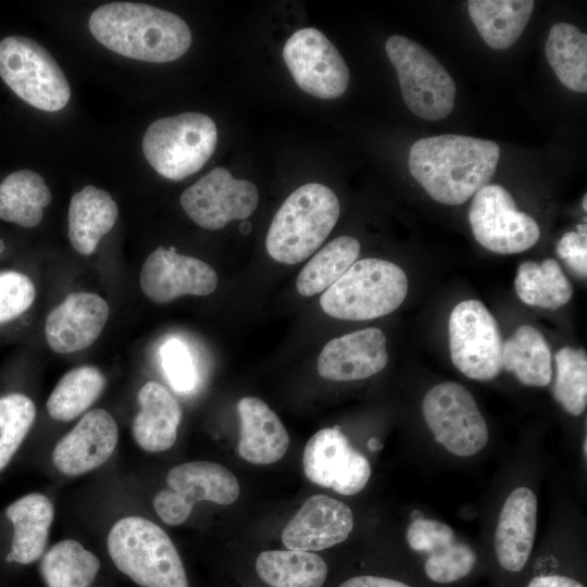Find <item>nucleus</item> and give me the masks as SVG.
Here are the masks:
<instances>
[{"mask_svg": "<svg viewBox=\"0 0 587 587\" xmlns=\"http://www.w3.org/2000/svg\"><path fill=\"white\" fill-rule=\"evenodd\" d=\"M499 158L495 141L446 134L415 141L409 151V170L434 200L459 205L488 185Z\"/></svg>", "mask_w": 587, "mask_h": 587, "instance_id": "nucleus-1", "label": "nucleus"}, {"mask_svg": "<svg viewBox=\"0 0 587 587\" xmlns=\"http://www.w3.org/2000/svg\"><path fill=\"white\" fill-rule=\"evenodd\" d=\"M89 30L109 50L151 63L175 61L191 45L190 29L180 16L142 3L112 2L97 8Z\"/></svg>", "mask_w": 587, "mask_h": 587, "instance_id": "nucleus-2", "label": "nucleus"}, {"mask_svg": "<svg viewBox=\"0 0 587 587\" xmlns=\"http://www.w3.org/2000/svg\"><path fill=\"white\" fill-rule=\"evenodd\" d=\"M340 205L327 186L310 183L297 188L280 205L265 240L270 257L298 264L313 254L335 227Z\"/></svg>", "mask_w": 587, "mask_h": 587, "instance_id": "nucleus-3", "label": "nucleus"}, {"mask_svg": "<svg viewBox=\"0 0 587 587\" xmlns=\"http://www.w3.org/2000/svg\"><path fill=\"white\" fill-rule=\"evenodd\" d=\"M108 551L114 565L141 587H189L173 541L145 517L118 520L108 535Z\"/></svg>", "mask_w": 587, "mask_h": 587, "instance_id": "nucleus-4", "label": "nucleus"}, {"mask_svg": "<svg viewBox=\"0 0 587 587\" xmlns=\"http://www.w3.org/2000/svg\"><path fill=\"white\" fill-rule=\"evenodd\" d=\"M408 278L397 264L376 258L355 261L320 298L322 310L347 321L377 319L394 312L407 297Z\"/></svg>", "mask_w": 587, "mask_h": 587, "instance_id": "nucleus-5", "label": "nucleus"}, {"mask_svg": "<svg viewBox=\"0 0 587 587\" xmlns=\"http://www.w3.org/2000/svg\"><path fill=\"white\" fill-rule=\"evenodd\" d=\"M216 141V126L209 115L185 112L151 123L142 138V151L161 176L180 180L205 164Z\"/></svg>", "mask_w": 587, "mask_h": 587, "instance_id": "nucleus-6", "label": "nucleus"}, {"mask_svg": "<svg viewBox=\"0 0 587 587\" xmlns=\"http://www.w3.org/2000/svg\"><path fill=\"white\" fill-rule=\"evenodd\" d=\"M385 49L409 110L427 121H438L450 114L455 86L439 61L423 46L401 35L389 37Z\"/></svg>", "mask_w": 587, "mask_h": 587, "instance_id": "nucleus-7", "label": "nucleus"}, {"mask_svg": "<svg viewBox=\"0 0 587 587\" xmlns=\"http://www.w3.org/2000/svg\"><path fill=\"white\" fill-rule=\"evenodd\" d=\"M0 77L22 100L42 111H59L71 98L70 84L53 57L28 37L0 41Z\"/></svg>", "mask_w": 587, "mask_h": 587, "instance_id": "nucleus-8", "label": "nucleus"}, {"mask_svg": "<svg viewBox=\"0 0 587 587\" xmlns=\"http://www.w3.org/2000/svg\"><path fill=\"white\" fill-rule=\"evenodd\" d=\"M449 348L454 366L471 379L491 380L502 371L503 341L498 323L478 300H464L453 308Z\"/></svg>", "mask_w": 587, "mask_h": 587, "instance_id": "nucleus-9", "label": "nucleus"}, {"mask_svg": "<svg viewBox=\"0 0 587 587\" xmlns=\"http://www.w3.org/2000/svg\"><path fill=\"white\" fill-rule=\"evenodd\" d=\"M422 411L435 440L450 453L472 457L487 445V423L462 385L444 382L434 386L424 396Z\"/></svg>", "mask_w": 587, "mask_h": 587, "instance_id": "nucleus-10", "label": "nucleus"}, {"mask_svg": "<svg viewBox=\"0 0 587 587\" xmlns=\"http://www.w3.org/2000/svg\"><path fill=\"white\" fill-rule=\"evenodd\" d=\"M166 485L167 488L155 495L153 508L164 523L173 526L184 523L198 501L227 505L240 495L235 475L210 461H191L172 467Z\"/></svg>", "mask_w": 587, "mask_h": 587, "instance_id": "nucleus-11", "label": "nucleus"}, {"mask_svg": "<svg viewBox=\"0 0 587 587\" xmlns=\"http://www.w3.org/2000/svg\"><path fill=\"white\" fill-rule=\"evenodd\" d=\"M469 221L477 242L500 254L525 251L540 237L537 222L520 211L511 193L497 184L486 185L474 195Z\"/></svg>", "mask_w": 587, "mask_h": 587, "instance_id": "nucleus-12", "label": "nucleus"}, {"mask_svg": "<svg viewBox=\"0 0 587 587\" xmlns=\"http://www.w3.org/2000/svg\"><path fill=\"white\" fill-rule=\"evenodd\" d=\"M296 84L316 98L340 97L349 84V70L337 48L315 28L294 33L283 49Z\"/></svg>", "mask_w": 587, "mask_h": 587, "instance_id": "nucleus-13", "label": "nucleus"}, {"mask_svg": "<svg viewBox=\"0 0 587 587\" xmlns=\"http://www.w3.org/2000/svg\"><path fill=\"white\" fill-rule=\"evenodd\" d=\"M179 202L196 224L216 230L233 220L249 217L258 207L259 192L251 182L234 178L225 167H215L184 190Z\"/></svg>", "mask_w": 587, "mask_h": 587, "instance_id": "nucleus-14", "label": "nucleus"}, {"mask_svg": "<svg viewBox=\"0 0 587 587\" xmlns=\"http://www.w3.org/2000/svg\"><path fill=\"white\" fill-rule=\"evenodd\" d=\"M302 464L309 480L345 496L360 492L372 473L366 457L351 446L338 426L323 428L309 439Z\"/></svg>", "mask_w": 587, "mask_h": 587, "instance_id": "nucleus-15", "label": "nucleus"}, {"mask_svg": "<svg viewBox=\"0 0 587 587\" xmlns=\"http://www.w3.org/2000/svg\"><path fill=\"white\" fill-rule=\"evenodd\" d=\"M139 283L149 300L167 303L182 296L211 295L217 287V275L197 258L159 247L143 262Z\"/></svg>", "mask_w": 587, "mask_h": 587, "instance_id": "nucleus-16", "label": "nucleus"}, {"mask_svg": "<svg viewBox=\"0 0 587 587\" xmlns=\"http://www.w3.org/2000/svg\"><path fill=\"white\" fill-rule=\"evenodd\" d=\"M117 440L118 429L113 416L103 409H93L55 445L52 462L65 475L85 474L110 459Z\"/></svg>", "mask_w": 587, "mask_h": 587, "instance_id": "nucleus-17", "label": "nucleus"}, {"mask_svg": "<svg viewBox=\"0 0 587 587\" xmlns=\"http://www.w3.org/2000/svg\"><path fill=\"white\" fill-rule=\"evenodd\" d=\"M353 524L352 511L345 502L314 495L287 523L282 541L290 550L319 551L346 540Z\"/></svg>", "mask_w": 587, "mask_h": 587, "instance_id": "nucleus-18", "label": "nucleus"}, {"mask_svg": "<svg viewBox=\"0 0 587 587\" xmlns=\"http://www.w3.org/2000/svg\"><path fill=\"white\" fill-rule=\"evenodd\" d=\"M386 336L369 327L330 339L317 358V373L335 382L364 379L388 363Z\"/></svg>", "mask_w": 587, "mask_h": 587, "instance_id": "nucleus-19", "label": "nucleus"}, {"mask_svg": "<svg viewBox=\"0 0 587 587\" xmlns=\"http://www.w3.org/2000/svg\"><path fill=\"white\" fill-rule=\"evenodd\" d=\"M108 319L109 305L97 294H70L47 316V344L58 353L84 350L97 340Z\"/></svg>", "mask_w": 587, "mask_h": 587, "instance_id": "nucleus-20", "label": "nucleus"}, {"mask_svg": "<svg viewBox=\"0 0 587 587\" xmlns=\"http://www.w3.org/2000/svg\"><path fill=\"white\" fill-rule=\"evenodd\" d=\"M537 527V498L517 487L505 499L495 532V552L500 565L520 572L532 553Z\"/></svg>", "mask_w": 587, "mask_h": 587, "instance_id": "nucleus-21", "label": "nucleus"}, {"mask_svg": "<svg viewBox=\"0 0 587 587\" xmlns=\"http://www.w3.org/2000/svg\"><path fill=\"white\" fill-rule=\"evenodd\" d=\"M237 411L239 455L252 464H272L280 460L289 447V435L278 415L255 397L241 398Z\"/></svg>", "mask_w": 587, "mask_h": 587, "instance_id": "nucleus-22", "label": "nucleus"}, {"mask_svg": "<svg viewBox=\"0 0 587 587\" xmlns=\"http://www.w3.org/2000/svg\"><path fill=\"white\" fill-rule=\"evenodd\" d=\"M139 412L132 423L137 445L149 452L172 448L177 439L182 408L176 398L157 382L146 383L138 391Z\"/></svg>", "mask_w": 587, "mask_h": 587, "instance_id": "nucleus-23", "label": "nucleus"}, {"mask_svg": "<svg viewBox=\"0 0 587 587\" xmlns=\"http://www.w3.org/2000/svg\"><path fill=\"white\" fill-rule=\"evenodd\" d=\"M13 525L7 562L29 564L38 560L47 546L54 516L51 501L41 494H28L13 501L5 510Z\"/></svg>", "mask_w": 587, "mask_h": 587, "instance_id": "nucleus-24", "label": "nucleus"}, {"mask_svg": "<svg viewBox=\"0 0 587 587\" xmlns=\"http://www.w3.org/2000/svg\"><path fill=\"white\" fill-rule=\"evenodd\" d=\"M118 208L111 195L92 185L74 193L68 208V238L84 255L91 254L114 226Z\"/></svg>", "mask_w": 587, "mask_h": 587, "instance_id": "nucleus-25", "label": "nucleus"}, {"mask_svg": "<svg viewBox=\"0 0 587 587\" xmlns=\"http://www.w3.org/2000/svg\"><path fill=\"white\" fill-rule=\"evenodd\" d=\"M532 0H471L470 17L492 49L511 47L522 35L534 9Z\"/></svg>", "mask_w": 587, "mask_h": 587, "instance_id": "nucleus-26", "label": "nucleus"}, {"mask_svg": "<svg viewBox=\"0 0 587 587\" xmlns=\"http://www.w3.org/2000/svg\"><path fill=\"white\" fill-rule=\"evenodd\" d=\"M51 199L41 175L30 170L13 172L0 183V218L22 227H35Z\"/></svg>", "mask_w": 587, "mask_h": 587, "instance_id": "nucleus-27", "label": "nucleus"}, {"mask_svg": "<svg viewBox=\"0 0 587 587\" xmlns=\"http://www.w3.org/2000/svg\"><path fill=\"white\" fill-rule=\"evenodd\" d=\"M255 570L271 587H322L328 573L319 554L290 549L261 552Z\"/></svg>", "mask_w": 587, "mask_h": 587, "instance_id": "nucleus-28", "label": "nucleus"}, {"mask_svg": "<svg viewBox=\"0 0 587 587\" xmlns=\"http://www.w3.org/2000/svg\"><path fill=\"white\" fill-rule=\"evenodd\" d=\"M502 369L526 386L544 387L551 382V351L542 334L530 325L520 326L503 344Z\"/></svg>", "mask_w": 587, "mask_h": 587, "instance_id": "nucleus-29", "label": "nucleus"}, {"mask_svg": "<svg viewBox=\"0 0 587 587\" xmlns=\"http://www.w3.org/2000/svg\"><path fill=\"white\" fill-rule=\"evenodd\" d=\"M545 52L559 80L576 92L587 90V35L575 25L560 22L548 35Z\"/></svg>", "mask_w": 587, "mask_h": 587, "instance_id": "nucleus-30", "label": "nucleus"}, {"mask_svg": "<svg viewBox=\"0 0 587 587\" xmlns=\"http://www.w3.org/2000/svg\"><path fill=\"white\" fill-rule=\"evenodd\" d=\"M514 287L522 302L544 309H558L566 304L573 296L571 282L553 259H546L541 263H522Z\"/></svg>", "mask_w": 587, "mask_h": 587, "instance_id": "nucleus-31", "label": "nucleus"}, {"mask_svg": "<svg viewBox=\"0 0 587 587\" xmlns=\"http://www.w3.org/2000/svg\"><path fill=\"white\" fill-rule=\"evenodd\" d=\"M39 570L47 587H89L100 562L78 541L64 539L42 555Z\"/></svg>", "mask_w": 587, "mask_h": 587, "instance_id": "nucleus-32", "label": "nucleus"}, {"mask_svg": "<svg viewBox=\"0 0 587 587\" xmlns=\"http://www.w3.org/2000/svg\"><path fill=\"white\" fill-rule=\"evenodd\" d=\"M360 242L351 236H340L317 251L302 267L297 280L298 292L303 297L323 294L337 282L357 261Z\"/></svg>", "mask_w": 587, "mask_h": 587, "instance_id": "nucleus-33", "label": "nucleus"}, {"mask_svg": "<svg viewBox=\"0 0 587 587\" xmlns=\"http://www.w3.org/2000/svg\"><path fill=\"white\" fill-rule=\"evenodd\" d=\"M105 386L102 372L92 365H80L62 376L47 400L49 415L68 422L83 414Z\"/></svg>", "mask_w": 587, "mask_h": 587, "instance_id": "nucleus-34", "label": "nucleus"}, {"mask_svg": "<svg viewBox=\"0 0 587 587\" xmlns=\"http://www.w3.org/2000/svg\"><path fill=\"white\" fill-rule=\"evenodd\" d=\"M554 399L578 416L587 404V355L584 349L563 347L555 353Z\"/></svg>", "mask_w": 587, "mask_h": 587, "instance_id": "nucleus-35", "label": "nucleus"}, {"mask_svg": "<svg viewBox=\"0 0 587 587\" xmlns=\"http://www.w3.org/2000/svg\"><path fill=\"white\" fill-rule=\"evenodd\" d=\"M36 416L33 400L23 394L0 397V472L8 465Z\"/></svg>", "mask_w": 587, "mask_h": 587, "instance_id": "nucleus-36", "label": "nucleus"}, {"mask_svg": "<svg viewBox=\"0 0 587 587\" xmlns=\"http://www.w3.org/2000/svg\"><path fill=\"white\" fill-rule=\"evenodd\" d=\"M427 555L424 571L429 579L439 584L465 577L477 560L475 551L457 538Z\"/></svg>", "mask_w": 587, "mask_h": 587, "instance_id": "nucleus-37", "label": "nucleus"}, {"mask_svg": "<svg viewBox=\"0 0 587 587\" xmlns=\"http://www.w3.org/2000/svg\"><path fill=\"white\" fill-rule=\"evenodd\" d=\"M35 297L36 289L28 276L15 271L0 272V324L23 314Z\"/></svg>", "mask_w": 587, "mask_h": 587, "instance_id": "nucleus-38", "label": "nucleus"}, {"mask_svg": "<svg viewBox=\"0 0 587 587\" xmlns=\"http://www.w3.org/2000/svg\"><path fill=\"white\" fill-rule=\"evenodd\" d=\"M161 365L171 386L190 392L197 384V372L188 348L177 338L166 340L160 350Z\"/></svg>", "mask_w": 587, "mask_h": 587, "instance_id": "nucleus-39", "label": "nucleus"}, {"mask_svg": "<svg viewBox=\"0 0 587 587\" xmlns=\"http://www.w3.org/2000/svg\"><path fill=\"white\" fill-rule=\"evenodd\" d=\"M455 539L453 529L439 521L416 519L407 529L409 547L417 552L432 553Z\"/></svg>", "mask_w": 587, "mask_h": 587, "instance_id": "nucleus-40", "label": "nucleus"}, {"mask_svg": "<svg viewBox=\"0 0 587 587\" xmlns=\"http://www.w3.org/2000/svg\"><path fill=\"white\" fill-rule=\"evenodd\" d=\"M576 232L565 233L557 243V253L580 277L587 275V227L578 224Z\"/></svg>", "mask_w": 587, "mask_h": 587, "instance_id": "nucleus-41", "label": "nucleus"}, {"mask_svg": "<svg viewBox=\"0 0 587 587\" xmlns=\"http://www.w3.org/2000/svg\"><path fill=\"white\" fill-rule=\"evenodd\" d=\"M339 587H411V586L402 582L391 579V578L363 575V576L352 577L344 582Z\"/></svg>", "mask_w": 587, "mask_h": 587, "instance_id": "nucleus-42", "label": "nucleus"}, {"mask_svg": "<svg viewBox=\"0 0 587 587\" xmlns=\"http://www.w3.org/2000/svg\"><path fill=\"white\" fill-rule=\"evenodd\" d=\"M526 587H585L579 582L562 575H541L534 577Z\"/></svg>", "mask_w": 587, "mask_h": 587, "instance_id": "nucleus-43", "label": "nucleus"}, {"mask_svg": "<svg viewBox=\"0 0 587 587\" xmlns=\"http://www.w3.org/2000/svg\"><path fill=\"white\" fill-rule=\"evenodd\" d=\"M367 448L371 450V451H377L382 448V444L380 441L378 440V438L376 437H372L369 442H367Z\"/></svg>", "mask_w": 587, "mask_h": 587, "instance_id": "nucleus-44", "label": "nucleus"}, {"mask_svg": "<svg viewBox=\"0 0 587 587\" xmlns=\"http://www.w3.org/2000/svg\"><path fill=\"white\" fill-rule=\"evenodd\" d=\"M250 228H251V225L248 222L242 223L240 226V230L243 234L248 233Z\"/></svg>", "mask_w": 587, "mask_h": 587, "instance_id": "nucleus-45", "label": "nucleus"}, {"mask_svg": "<svg viewBox=\"0 0 587 587\" xmlns=\"http://www.w3.org/2000/svg\"><path fill=\"white\" fill-rule=\"evenodd\" d=\"M421 517H423L421 511H413V513L411 514L412 521Z\"/></svg>", "mask_w": 587, "mask_h": 587, "instance_id": "nucleus-46", "label": "nucleus"}, {"mask_svg": "<svg viewBox=\"0 0 587 587\" xmlns=\"http://www.w3.org/2000/svg\"><path fill=\"white\" fill-rule=\"evenodd\" d=\"M586 200H587V196L585 195L584 200H583V207L585 211L587 210Z\"/></svg>", "mask_w": 587, "mask_h": 587, "instance_id": "nucleus-47", "label": "nucleus"}, {"mask_svg": "<svg viewBox=\"0 0 587 587\" xmlns=\"http://www.w3.org/2000/svg\"><path fill=\"white\" fill-rule=\"evenodd\" d=\"M3 249V242L0 240V251Z\"/></svg>", "mask_w": 587, "mask_h": 587, "instance_id": "nucleus-48", "label": "nucleus"}]
</instances>
